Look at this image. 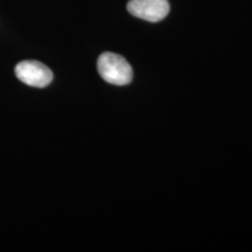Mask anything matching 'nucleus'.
Listing matches in <instances>:
<instances>
[{"instance_id":"nucleus-1","label":"nucleus","mask_w":252,"mask_h":252,"mask_svg":"<svg viewBox=\"0 0 252 252\" xmlns=\"http://www.w3.org/2000/svg\"><path fill=\"white\" fill-rule=\"evenodd\" d=\"M97 69L104 81L115 86H126L133 77L130 63L115 53H103L97 61Z\"/></svg>"},{"instance_id":"nucleus-3","label":"nucleus","mask_w":252,"mask_h":252,"mask_svg":"<svg viewBox=\"0 0 252 252\" xmlns=\"http://www.w3.org/2000/svg\"><path fill=\"white\" fill-rule=\"evenodd\" d=\"M127 9L134 17L150 23H158L167 17L169 4L167 0H130Z\"/></svg>"},{"instance_id":"nucleus-2","label":"nucleus","mask_w":252,"mask_h":252,"mask_svg":"<svg viewBox=\"0 0 252 252\" xmlns=\"http://www.w3.org/2000/svg\"><path fill=\"white\" fill-rule=\"evenodd\" d=\"M15 76L19 81L34 88H45L53 81V72L47 65L34 60L18 63Z\"/></svg>"}]
</instances>
